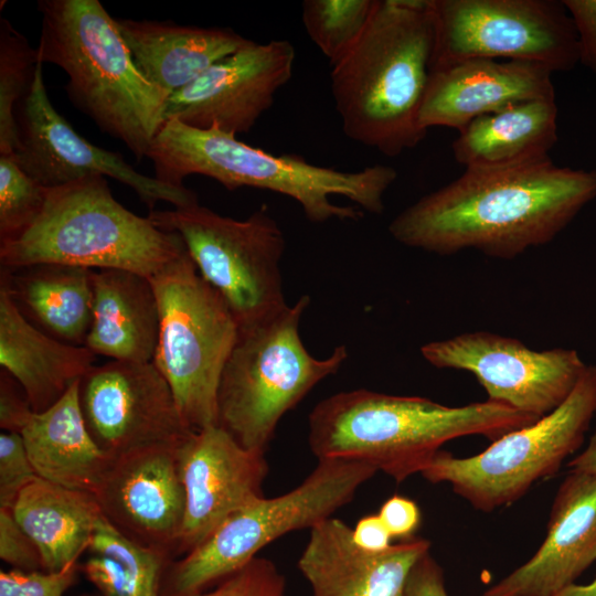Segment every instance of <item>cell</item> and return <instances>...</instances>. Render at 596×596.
Here are the masks:
<instances>
[{
    "instance_id": "obj_12",
    "label": "cell",
    "mask_w": 596,
    "mask_h": 596,
    "mask_svg": "<svg viewBox=\"0 0 596 596\" xmlns=\"http://www.w3.org/2000/svg\"><path fill=\"white\" fill-rule=\"evenodd\" d=\"M429 71L476 58H507L553 73L579 63L574 22L557 0H432Z\"/></svg>"
},
{
    "instance_id": "obj_9",
    "label": "cell",
    "mask_w": 596,
    "mask_h": 596,
    "mask_svg": "<svg viewBox=\"0 0 596 596\" xmlns=\"http://www.w3.org/2000/svg\"><path fill=\"white\" fill-rule=\"evenodd\" d=\"M377 470L351 459H322L292 490L260 498L225 519L201 544L172 566L169 596H192L257 556L270 542L311 529L349 503Z\"/></svg>"
},
{
    "instance_id": "obj_6",
    "label": "cell",
    "mask_w": 596,
    "mask_h": 596,
    "mask_svg": "<svg viewBox=\"0 0 596 596\" xmlns=\"http://www.w3.org/2000/svg\"><path fill=\"white\" fill-rule=\"evenodd\" d=\"M187 252L182 238L121 205L106 177L91 174L49 189L36 221L0 243V264H62L124 269L153 277Z\"/></svg>"
},
{
    "instance_id": "obj_18",
    "label": "cell",
    "mask_w": 596,
    "mask_h": 596,
    "mask_svg": "<svg viewBox=\"0 0 596 596\" xmlns=\"http://www.w3.org/2000/svg\"><path fill=\"white\" fill-rule=\"evenodd\" d=\"M179 445L149 447L115 459L96 494L103 517L117 531L170 556L175 555L185 512Z\"/></svg>"
},
{
    "instance_id": "obj_2",
    "label": "cell",
    "mask_w": 596,
    "mask_h": 596,
    "mask_svg": "<svg viewBox=\"0 0 596 596\" xmlns=\"http://www.w3.org/2000/svg\"><path fill=\"white\" fill-rule=\"evenodd\" d=\"M538 419L488 400L451 407L360 389L313 407L308 443L318 460H360L400 483L421 473L453 439L479 435L494 441Z\"/></svg>"
},
{
    "instance_id": "obj_36",
    "label": "cell",
    "mask_w": 596,
    "mask_h": 596,
    "mask_svg": "<svg viewBox=\"0 0 596 596\" xmlns=\"http://www.w3.org/2000/svg\"><path fill=\"white\" fill-rule=\"evenodd\" d=\"M0 557L14 570L24 572L43 570L36 545L19 525L12 509L7 508H0Z\"/></svg>"
},
{
    "instance_id": "obj_19",
    "label": "cell",
    "mask_w": 596,
    "mask_h": 596,
    "mask_svg": "<svg viewBox=\"0 0 596 596\" xmlns=\"http://www.w3.org/2000/svg\"><path fill=\"white\" fill-rule=\"evenodd\" d=\"M429 551L427 539L413 536L384 552H368L354 543L351 528L330 517L310 529L297 565L312 596H404L414 567Z\"/></svg>"
},
{
    "instance_id": "obj_13",
    "label": "cell",
    "mask_w": 596,
    "mask_h": 596,
    "mask_svg": "<svg viewBox=\"0 0 596 596\" xmlns=\"http://www.w3.org/2000/svg\"><path fill=\"white\" fill-rule=\"evenodd\" d=\"M421 353L438 369L473 374L488 401L538 418L570 396L587 366L576 350L535 351L518 339L489 331L433 341L423 345Z\"/></svg>"
},
{
    "instance_id": "obj_11",
    "label": "cell",
    "mask_w": 596,
    "mask_h": 596,
    "mask_svg": "<svg viewBox=\"0 0 596 596\" xmlns=\"http://www.w3.org/2000/svg\"><path fill=\"white\" fill-rule=\"evenodd\" d=\"M148 217L182 238L198 272L225 300L238 326L287 306L279 268L285 238L265 206L245 220L221 215L199 203L153 210Z\"/></svg>"
},
{
    "instance_id": "obj_20",
    "label": "cell",
    "mask_w": 596,
    "mask_h": 596,
    "mask_svg": "<svg viewBox=\"0 0 596 596\" xmlns=\"http://www.w3.org/2000/svg\"><path fill=\"white\" fill-rule=\"evenodd\" d=\"M596 561V473L568 471L533 556L481 596H554Z\"/></svg>"
},
{
    "instance_id": "obj_29",
    "label": "cell",
    "mask_w": 596,
    "mask_h": 596,
    "mask_svg": "<svg viewBox=\"0 0 596 596\" xmlns=\"http://www.w3.org/2000/svg\"><path fill=\"white\" fill-rule=\"evenodd\" d=\"M81 566L103 596H159L170 555L127 539L104 517Z\"/></svg>"
},
{
    "instance_id": "obj_33",
    "label": "cell",
    "mask_w": 596,
    "mask_h": 596,
    "mask_svg": "<svg viewBox=\"0 0 596 596\" xmlns=\"http://www.w3.org/2000/svg\"><path fill=\"white\" fill-rule=\"evenodd\" d=\"M192 596H286V583L270 560L256 556L213 589Z\"/></svg>"
},
{
    "instance_id": "obj_22",
    "label": "cell",
    "mask_w": 596,
    "mask_h": 596,
    "mask_svg": "<svg viewBox=\"0 0 596 596\" xmlns=\"http://www.w3.org/2000/svg\"><path fill=\"white\" fill-rule=\"evenodd\" d=\"M95 359L86 347L61 342L30 323L0 285L1 369L20 384L35 413L54 405Z\"/></svg>"
},
{
    "instance_id": "obj_14",
    "label": "cell",
    "mask_w": 596,
    "mask_h": 596,
    "mask_svg": "<svg viewBox=\"0 0 596 596\" xmlns=\"http://www.w3.org/2000/svg\"><path fill=\"white\" fill-rule=\"evenodd\" d=\"M39 62L32 87L19 103V139L11 155L18 166L41 185L52 189L91 174L113 178L131 188L148 206L160 201L174 207L198 204L196 194L135 170L120 153L97 147L78 135L54 108Z\"/></svg>"
},
{
    "instance_id": "obj_42",
    "label": "cell",
    "mask_w": 596,
    "mask_h": 596,
    "mask_svg": "<svg viewBox=\"0 0 596 596\" xmlns=\"http://www.w3.org/2000/svg\"><path fill=\"white\" fill-rule=\"evenodd\" d=\"M570 471L596 473V429L585 449L567 462Z\"/></svg>"
},
{
    "instance_id": "obj_7",
    "label": "cell",
    "mask_w": 596,
    "mask_h": 596,
    "mask_svg": "<svg viewBox=\"0 0 596 596\" xmlns=\"http://www.w3.org/2000/svg\"><path fill=\"white\" fill-rule=\"evenodd\" d=\"M309 296L252 323L238 326L217 391V425L244 448L263 451L280 418L348 358L339 345L327 359L304 347L299 323Z\"/></svg>"
},
{
    "instance_id": "obj_3",
    "label": "cell",
    "mask_w": 596,
    "mask_h": 596,
    "mask_svg": "<svg viewBox=\"0 0 596 596\" xmlns=\"http://www.w3.org/2000/svg\"><path fill=\"white\" fill-rule=\"evenodd\" d=\"M433 42L432 0H375L356 43L331 65V93L347 137L387 157L425 138L418 118Z\"/></svg>"
},
{
    "instance_id": "obj_34",
    "label": "cell",
    "mask_w": 596,
    "mask_h": 596,
    "mask_svg": "<svg viewBox=\"0 0 596 596\" xmlns=\"http://www.w3.org/2000/svg\"><path fill=\"white\" fill-rule=\"evenodd\" d=\"M36 473L20 433L0 434V508L12 509L20 492Z\"/></svg>"
},
{
    "instance_id": "obj_39",
    "label": "cell",
    "mask_w": 596,
    "mask_h": 596,
    "mask_svg": "<svg viewBox=\"0 0 596 596\" xmlns=\"http://www.w3.org/2000/svg\"><path fill=\"white\" fill-rule=\"evenodd\" d=\"M377 514L392 538L401 540L413 538L422 521L421 510L416 502L401 496H393L385 500Z\"/></svg>"
},
{
    "instance_id": "obj_5",
    "label": "cell",
    "mask_w": 596,
    "mask_h": 596,
    "mask_svg": "<svg viewBox=\"0 0 596 596\" xmlns=\"http://www.w3.org/2000/svg\"><path fill=\"white\" fill-rule=\"evenodd\" d=\"M38 9L39 62L61 67L72 104L137 160L147 158L170 94L139 72L116 19L98 0H40Z\"/></svg>"
},
{
    "instance_id": "obj_4",
    "label": "cell",
    "mask_w": 596,
    "mask_h": 596,
    "mask_svg": "<svg viewBox=\"0 0 596 596\" xmlns=\"http://www.w3.org/2000/svg\"><path fill=\"white\" fill-rule=\"evenodd\" d=\"M161 182L183 187L191 174L210 177L227 190L249 187L284 194L301 206L311 222L358 220L363 211L379 214L397 172L384 164L342 171L308 162L298 155H274L217 127L199 129L167 120L148 157Z\"/></svg>"
},
{
    "instance_id": "obj_31",
    "label": "cell",
    "mask_w": 596,
    "mask_h": 596,
    "mask_svg": "<svg viewBox=\"0 0 596 596\" xmlns=\"http://www.w3.org/2000/svg\"><path fill=\"white\" fill-rule=\"evenodd\" d=\"M374 4L375 0H305L302 24L311 41L333 65L356 43Z\"/></svg>"
},
{
    "instance_id": "obj_10",
    "label": "cell",
    "mask_w": 596,
    "mask_h": 596,
    "mask_svg": "<svg viewBox=\"0 0 596 596\" xmlns=\"http://www.w3.org/2000/svg\"><path fill=\"white\" fill-rule=\"evenodd\" d=\"M595 416L596 365H587L570 396L550 414L507 433L475 456L440 450L421 475L432 483H449L479 511L508 507L560 470L583 445Z\"/></svg>"
},
{
    "instance_id": "obj_8",
    "label": "cell",
    "mask_w": 596,
    "mask_h": 596,
    "mask_svg": "<svg viewBox=\"0 0 596 596\" xmlns=\"http://www.w3.org/2000/svg\"><path fill=\"white\" fill-rule=\"evenodd\" d=\"M159 307L153 364L192 430L217 425V391L238 324L188 251L150 278Z\"/></svg>"
},
{
    "instance_id": "obj_1",
    "label": "cell",
    "mask_w": 596,
    "mask_h": 596,
    "mask_svg": "<svg viewBox=\"0 0 596 596\" xmlns=\"http://www.w3.org/2000/svg\"><path fill=\"white\" fill-rule=\"evenodd\" d=\"M596 198V170L529 164L465 172L403 210L389 231L398 243L451 255L477 249L511 259L553 241Z\"/></svg>"
},
{
    "instance_id": "obj_35",
    "label": "cell",
    "mask_w": 596,
    "mask_h": 596,
    "mask_svg": "<svg viewBox=\"0 0 596 596\" xmlns=\"http://www.w3.org/2000/svg\"><path fill=\"white\" fill-rule=\"evenodd\" d=\"M74 563L58 572L20 570L0 572V596H63L78 572Z\"/></svg>"
},
{
    "instance_id": "obj_41",
    "label": "cell",
    "mask_w": 596,
    "mask_h": 596,
    "mask_svg": "<svg viewBox=\"0 0 596 596\" xmlns=\"http://www.w3.org/2000/svg\"><path fill=\"white\" fill-rule=\"evenodd\" d=\"M352 539L361 549L380 553L386 551L393 539L379 514L365 515L352 529Z\"/></svg>"
},
{
    "instance_id": "obj_43",
    "label": "cell",
    "mask_w": 596,
    "mask_h": 596,
    "mask_svg": "<svg viewBox=\"0 0 596 596\" xmlns=\"http://www.w3.org/2000/svg\"><path fill=\"white\" fill-rule=\"evenodd\" d=\"M554 596H596V577L588 584H572Z\"/></svg>"
},
{
    "instance_id": "obj_15",
    "label": "cell",
    "mask_w": 596,
    "mask_h": 596,
    "mask_svg": "<svg viewBox=\"0 0 596 596\" xmlns=\"http://www.w3.org/2000/svg\"><path fill=\"white\" fill-rule=\"evenodd\" d=\"M78 401L92 438L114 460L149 447L179 445L193 432L153 362L94 365L79 381Z\"/></svg>"
},
{
    "instance_id": "obj_28",
    "label": "cell",
    "mask_w": 596,
    "mask_h": 596,
    "mask_svg": "<svg viewBox=\"0 0 596 596\" xmlns=\"http://www.w3.org/2000/svg\"><path fill=\"white\" fill-rule=\"evenodd\" d=\"M12 513L36 545L46 572L77 563L103 517L95 494L40 477L20 492Z\"/></svg>"
},
{
    "instance_id": "obj_40",
    "label": "cell",
    "mask_w": 596,
    "mask_h": 596,
    "mask_svg": "<svg viewBox=\"0 0 596 596\" xmlns=\"http://www.w3.org/2000/svg\"><path fill=\"white\" fill-rule=\"evenodd\" d=\"M404 596H448L443 571L430 552L414 567Z\"/></svg>"
},
{
    "instance_id": "obj_32",
    "label": "cell",
    "mask_w": 596,
    "mask_h": 596,
    "mask_svg": "<svg viewBox=\"0 0 596 596\" xmlns=\"http://www.w3.org/2000/svg\"><path fill=\"white\" fill-rule=\"evenodd\" d=\"M47 191L11 155H0V243L18 237L36 221Z\"/></svg>"
},
{
    "instance_id": "obj_30",
    "label": "cell",
    "mask_w": 596,
    "mask_h": 596,
    "mask_svg": "<svg viewBox=\"0 0 596 596\" xmlns=\"http://www.w3.org/2000/svg\"><path fill=\"white\" fill-rule=\"evenodd\" d=\"M39 64L36 49L7 19H0V155L18 146L15 110L30 92Z\"/></svg>"
},
{
    "instance_id": "obj_17",
    "label": "cell",
    "mask_w": 596,
    "mask_h": 596,
    "mask_svg": "<svg viewBox=\"0 0 596 596\" xmlns=\"http://www.w3.org/2000/svg\"><path fill=\"white\" fill-rule=\"evenodd\" d=\"M185 512L175 554L201 544L225 519L264 497L265 453L244 448L219 425L191 432L178 447Z\"/></svg>"
},
{
    "instance_id": "obj_16",
    "label": "cell",
    "mask_w": 596,
    "mask_h": 596,
    "mask_svg": "<svg viewBox=\"0 0 596 596\" xmlns=\"http://www.w3.org/2000/svg\"><path fill=\"white\" fill-rule=\"evenodd\" d=\"M296 51L287 40L252 42L212 64L193 82L173 92L166 121L237 135L249 131L292 75Z\"/></svg>"
},
{
    "instance_id": "obj_25",
    "label": "cell",
    "mask_w": 596,
    "mask_h": 596,
    "mask_svg": "<svg viewBox=\"0 0 596 596\" xmlns=\"http://www.w3.org/2000/svg\"><path fill=\"white\" fill-rule=\"evenodd\" d=\"M79 381L54 405L34 412L20 434L38 477L96 496L115 460L87 430L78 401Z\"/></svg>"
},
{
    "instance_id": "obj_21",
    "label": "cell",
    "mask_w": 596,
    "mask_h": 596,
    "mask_svg": "<svg viewBox=\"0 0 596 596\" xmlns=\"http://www.w3.org/2000/svg\"><path fill=\"white\" fill-rule=\"evenodd\" d=\"M553 72L524 61L469 60L429 73L419 125L461 130L473 119L512 105L555 99Z\"/></svg>"
},
{
    "instance_id": "obj_38",
    "label": "cell",
    "mask_w": 596,
    "mask_h": 596,
    "mask_svg": "<svg viewBox=\"0 0 596 596\" xmlns=\"http://www.w3.org/2000/svg\"><path fill=\"white\" fill-rule=\"evenodd\" d=\"M578 38L579 63L596 73V0H562Z\"/></svg>"
},
{
    "instance_id": "obj_26",
    "label": "cell",
    "mask_w": 596,
    "mask_h": 596,
    "mask_svg": "<svg viewBox=\"0 0 596 596\" xmlns=\"http://www.w3.org/2000/svg\"><path fill=\"white\" fill-rule=\"evenodd\" d=\"M93 269L35 264L0 270V285L21 315L47 336L85 347L93 319Z\"/></svg>"
},
{
    "instance_id": "obj_37",
    "label": "cell",
    "mask_w": 596,
    "mask_h": 596,
    "mask_svg": "<svg viewBox=\"0 0 596 596\" xmlns=\"http://www.w3.org/2000/svg\"><path fill=\"white\" fill-rule=\"evenodd\" d=\"M34 413L31 403L14 377L0 371V427L20 433Z\"/></svg>"
},
{
    "instance_id": "obj_24",
    "label": "cell",
    "mask_w": 596,
    "mask_h": 596,
    "mask_svg": "<svg viewBox=\"0 0 596 596\" xmlns=\"http://www.w3.org/2000/svg\"><path fill=\"white\" fill-rule=\"evenodd\" d=\"M93 319L85 347L96 355L152 362L159 307L149 277L124 269H93Z\"/></svg>"
},
{
    "instance_id": "obj_23",
    "label": "cell",
    "mask_w": 596,
    "mask_h": 596,
    "mask_svg": "<svg viewBox=\"0 0 596 596\" xmlns=\"http://www.w3.org/2000/svg\"><path fill=\"white\" fill-rule=\"evenodd\" d=\"M116 22L139 72L170 95L252 42L224 28L131 19Z\"/></svg>"
},
{
    "instance_id": "obj_27",
    "label": "cell",
    "mask_w": 596,
    "mask_h": 596,
    "mask_svg": "<svg viewBox=\"0 0 596 596\" xmlns=\"http://www.w3.org/2000/svg\"><path fill=\"white\" fill-rule=\"evenodd\" d=\"M557 142L555 99L523 102L466 125L451 145L466 168H510L549 159Z\"/></svg>"
}]
</instances>
